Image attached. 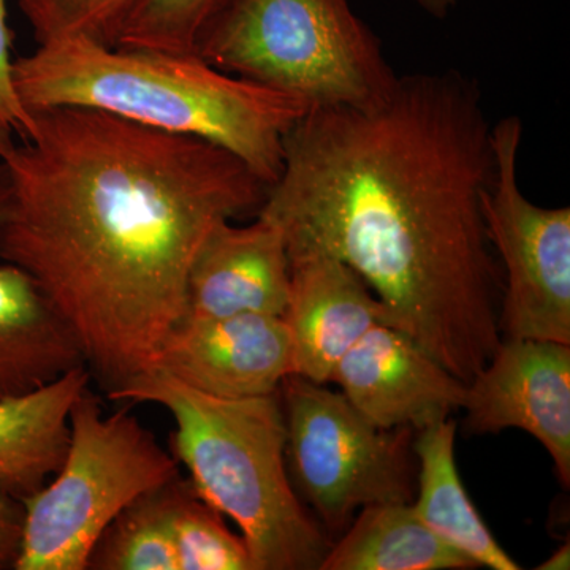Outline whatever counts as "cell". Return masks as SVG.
I'll return each instance as SVG.
<instances>
[{
	"label": "cell",
	"mask_w": 570,
	"mask_h": 570,
	"mask_svg": "<svg viewBox=\"0 0 570 570\" xmlns=\"http://www.w3.org/2000/svg\"><path fill=\"white\" fill-rule=\"evenodd\" d=\"M497 175L478 81L397 77L366 107H317L285 135L257 214L288 257L324 253L362 277L387 324L469 384L499 343L501 266L483 216Z\"/></svg>",
	"instance_id": "cell-1"
},
{
	"label": "cell",
	"mask_w": 570,
	"mask_h": 570,
	"mask_svg": "<svg viewBox=\"0 0 570 570\" xmlns=\"http://www.w3.org/2000/svg\"><path fill=\"white\" fill-rule=\"evenodd\" d=\"M32 116L31 135L0 159V261L31 277L108 396L154 370L206 236L255 216L268 184L198 138L89 108Z\"/></svg>",
	"instance_id": "cell-2"
},
{
	"label": "cell",
	"mask_w": 570,
	"mask_h": 570,
	"mask_svg": "<svg viewBox=\"0 0 570 570\" xmlns=\"http://www.w3.org/2000/svg\"><path fill=\"white\" fill-rule=\"evenodd\" d=\"M28 111L89 108L171 135L220 146L268 187L283 170L285 135L309 105L225 73L197 52L108 47L58 37L13 62Z\"/></svg>",
	"instance_id": "cell-3"
},
{
	"label": "cell",
	"mask_w": 570,
	"mask_h": 570,
	"mask_svg": "<svg viewBox=\"0 0 570 570\" xmlns=\"http://www.w3.org/2000/svg\"><path fill=\"white\" fill-rule=\"evenodd\" d=\"M108 400L159 404L175 420L170 452L195 491L234 520L255 570H318L332 547L288 475L279 393L206 395L151 370Z\"/></svg>",
	"instance_id": "cell-4"
},
{
	"label": "cell",
	"mask_w": 570,
	"mask_h": 570,
	"mask_svg": "<svg viewBox=\"0 0 570 570\" xmlns=\"http://www.w3.org/2000/svg\"><path fill=\"white\" fill-rule=\"evenodd\" d=\"M197 55L225 73L302 97L309 108L376 104L397 78L351 0H234Z\"/></svg>",
	"instance_id": "cell-5"
},
{
	"label": "cell",
	"mask_w": 570,
	"mask_h": 570,
	"mask_svg": "<svg viewBox=\"0 0 570 570\" xmlns=\"http://www.w3.org/2000/svg\"><path fill=\"white\" fill-rule=\"evenodd\" d=\"M179 475V463L127 409L105 415L86 389L70 411V439L55 479L22 499L14 570H88L100 535L135 499Z\"/></svg>",
	"instance_id": "cell-6"
},
{
	"label": "cell",
	"mask_w": 570,
	"mask_h": 570,
	"mask_svg": "<svg viewBox=\"0 0 570 570\" xmlns=\"http://www.w3.org/2000/svg\"><path fill=\"white\" fill-rule=\"evenodd\" d=\"M325 385L298 374L281 384L285 456L298 497L326 530L343 532L367 505L414 501V430H382Z\"/></svg>",
	"instance_id": "cell-7"
},
{
	"label": "cell",
	"mask_w": 570,
	"mask_h": 570,
	"mask_svg": "<svg viewBox=\"0 0 570 570\" xmlns=\"http://www.w3.org/2000/svg\"><path fill=\"white\" fill-rule=\"evenodd\" d=\"M523 124L508 116L493 126L497 175L483 197L490 245L502 277V337L570 344V208H546L521 193Z\"/></svg>",
	"instance_id": "cell-8"
},
{
	"label": "cell",
	"mask_w": 570,
	"mask_h": 570,
	"mask_svg": "<svg viewBox=\"0 0 570 570\" xmlns=\"http://www.w3.org/2000/svg\"><path fill=\"white\" fill-rule=\"evenodd\" d=\"M469 433L527 431L570 485V344L502 337L472 377L463 404Z\"/></svg>",
	"instance_id": "cell-9"
},
{
	"label": "cell",
	"mask_w": 570,
	"mask_h": 570,
	"mask_svg": "<svg viewBox=\"0 0 570 570\" xmlns=\"http://www.w3.org/2000/svg\"><path fill=\"white\" fill-rule=\"evenodd\" d=\"M154 370L206 395L279 393L294 374V347L283 316L184 317L164 341Z\"/></svg>",
	"instance_id": "cell-10"
},
{
	"label": "cell",
	"mask_w": 570,
	"mask_h": 570,
	"mask_svg": "<svg viewBox=\"0 0 570 570\" xmlns=\"http://www.w3.org/2000/svg\"><path fill=\"white\" fill-rule=\"evenodd\" d=\"M330 382L382 430L419 431L463 409L468 384L417 341L392 325L367 330L340 360Z\"/></svg>",
	"instance_id": "cell-11"
},
{
	"label": "cell",
	"mask_w": 570,
	"mask_h": 570,
	"mask_svg": "<svg viewBox=\"0 0 570 570\" xmlns=\"http://www.w3.org/2000/svg\"><path fill=\"white\" fill-rule=\"evenodd\" d=\"M288 292L291 257L283 230L262 214L247 225L224 220L195 255L184 317L283 316Z\"/></svg>",
	"instance_id": "cell-12"
},
{
	"label": "cell",
	"mask_w": 570,
	"mask_h": 570,
	"mask_svg": "<svg viewBox=\"0 0 570 570\" xmlns=\"http://www.w3.org/2000/svg\"><path fill=\"white\" fill-rule=\"evenodd\" d=\"M294 347V374L328 384L340 360L367 330L387 324L384 306L362 277L324 253L291 255L283 314Z\"/></svg>",
	"instance_id": "cell-13"
},
{
	"label": "cell",
	"mask_w": 570,
	"mask_h": 570,
	"mask_svg": "<svg viewBox=\"0 0 570 570\" xmlns=\"http://www.w3.org/2000/svg\"><path fill=\"white\" fill-rule=\"evenodd\" d=\"M9 194L0 160V223ZM81 366L77 340L31 277L18 266L0 265V397L32 392Z\"/></svg>",
	"instance_id": "cell-14"
},
{
	"label": "cell",
	"mask_w": 570,
	"mask_h": 570,
	"mask_svg": "<svg viewBox=\"0 0 570 570\" xmlns=\"http://www.w3.org/2000/svg\"><path fill=\"white\" fill-rule=\"evenodd\" d=\"M88 367H75L50 384L0 397V483L24 499L61 468L70 439V411L91 384Z\"/></svg>",
	"instance_id": "cell-15"
},
{
	"label": "cell",
	"mask_w": 570,
	"mask_h": 570,
	"mask_svg": "<svg viewBox=\"0 0 570 570\" xmlns=\"http://www.w3.org/2000/svg\"><path fill=\"white\" fill-rule=\"evenodd\" d=\"M417 433V497L412 508L419 519L478 568L520 570L519 562L491 534L461 482L455 460V420H439Z\"/></svg>",
	"instance_id": "cell-16"
},
{
	"label": "cell",
	"mask_w": 570,
	"mask_h": 570,
	"mask_svg": "<svg viewBox=\"0 0 570 570\" xmlns=\"http://www.w3.org/2000/svg\"><path fill=\"white\" fill-rule=\"evenodd\" d=\"M332 543L318 570H468L478 568L419 519L412 502L367 505Z\"/></svg>",
	"instance_id": "cell-17"
},
{
	"label": "cell",
	"mask_w": 570,
	"mask_h": 570,
	"mask_svg": "<svg viewBox=\"0 0 570 570\" xmlns=\"http://www.w3.org/2000/svg\"><path fill=\"white\" fill-rule=\"evenodd\" d=\"M165 519L178 570H255L242 534L181 474L163 487Z\"/></svg>",
	"instance_id": "cell-18"
},
{
	"label": "cell",
	"mask_w": 570,
	"mask_h": 570,
	"mask_svg": "<svg viewBox=\"0 0 570 570\" xmlns=\"http://www.w3.org/2000/svg\"><path fill=\"white\" fill-rule=\"evenodd\" d=\"M163 487L135 499L108 524L89 557L88 570H178Z\"/></svg>",
	"instance_id": "cell-19"
},
{
	"label": "cell",
	"mask_w": 570,
	"mask_h": 570,
	"mask_svg": "<svg viewBox=\"0 0 570 570\" xmlns=\"http://www.w3.org/2000/svg\"><path fill=\"white\" fill-rule=\"evenodd\" d=\"M234 0H138L115 47L197 52L200 40Z\"/></svg>",
	"instance_id": "cell-20"
},
{
	"label": "cell",
	"mask_w": 570,
	"mask_h": 570,
	"mask_svg": "<svg viewBox=\"0 0 570 570\" xmlns=\"http://www.w3.org/2000/svg\"><path fill=\"white\" fill-rule=\"evenodd\" d=\"M138 0H20L37 43L82 36L115 47Z\"/></svg>",
	"instance_id": "cell-21"
},
{
	"label": "cell",
	"mask_w": 570,
	"mask_h": 570,
	"mask_svg": "<svg viewBox=\"0 0 570 570\" xmlns=\"http://www.w3.org/2000/svg\"><path fill=\"white\" fill-rule=\"evenodd\" d=\"M11 45L13 33L7 18V0H0V126L24 140L32 132L33 116L22 105L14 86Z\"/></svg>",
	"instance_id": "cell-22"
},
{
	"label": "cell",
	"mask_w": 570,
	"mask_h": 570,
	"mask_svg": "<svg viewBox=\"0 0 570 570\" xmlns=\"http://www.w3.org/2000/svg\"><path fill=\"white\" fill-rule=\"evenodd\" d=\"M24 504L0 483V570L13 569L20 554Z\"/></svg>",
	"instance_id": "cell-23"
},
{
	"label": "cell",
	"mask_w": 570,
	"mask_h": 570,
	"mask_svg": "<svg viewBox=\"0 0 570 570\" xmlns=\"http://www.w3.org/2000/svg\"><path fill=\"white\" fill-rule=\"evenodd\" d=\"M415 2L430 17L436 18V20H444V18L449 17L450 11L455 9L460 0H415Z\"/></svg>",
	"instance_id": "cell-24"
},
{
	"label": "cell",
	"mask_w": 570,
	"mask_h": 570,
	"mask_svg": "<svg viewBox=\"0 0 570 570\" xmlns=\"http://www.w3.org/2000/svg\"><path fill=\"white\" fill-rule=\"evenodd\" d=\"M570 568V547L569 542L566 546L560 547L549 560L543 561L542 564L538 566L539 570H568Z\"/></svg>",
	"instance_id": "cell-25"
},
{
	"label": "cell",
	"mask_w": 570,
	"mask_h": 570,
	"mask_svg": "<svg viewBox=\"0 0 570 570\" xmlns=\"http://www.w3.org/2000/svg\"><path fill=\"white\" fill-rule=\"evenodd\" d=\"M13 134L0 126V159H3L13 149Z\"/></svg>",
	"instance_id": "cell-26"
}]
</instances>
